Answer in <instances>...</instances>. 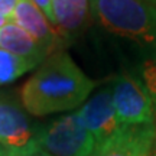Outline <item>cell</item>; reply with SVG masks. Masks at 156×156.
Returning <instances> with one entry per match:
<instances>
[{"label": "cell", "mask_w": 156, "mask_h": 156, "mask_svg": "<svg viewBox=\"0 0 156 156\" xmlns=\"http://www.w3.org/2000/svg\"><path fill=\"white\" fill-rule=\"evenodd\" d=\"M94 87L68 54L54 52L23 84L20 98L30 114L42 117L81 107Z\"/></svg>", "instance_id": "cell-1"}, {"label": "cell", "mask_w": 156, "mask_h": 156, "mask_svg": "<svg viewBox=\"0 0 156 156\" xmlns=\"http://www.w3.org/2000/svg\"><path fill=\"white\" fill-rule=\"evenodd\" d=\"M90 9L107 32L142 44L156 42V5L147 0H90Z\"/></svg>", "instance_id": "cell-2"}, {"label": "cell", "mask_w": 156, "mask_h": 156, "mask_svg": "<svg viewBox=\"0 0 156 156\" xmlns=\"http://www.w3.org/2000/svg\"><path fill=\"white\" fill-rule=\"evenodd\" d=\"M97 146L95 137L85 129L77 112L39 130V149L52 156H93Z\"/></svg>", "instance_id": "cell-3"}, {"label": "cell", "mask_w": 156, "mask_h": 156, "mask_svg": "<svg viewBox=\"0 0 156 156\" xmlns=\"http://www.w3.org/2000/svg\"><path fill=\"white\" fill-rule=\"evenodd\" d=\"M113 106L122 126L152 124L155 107L145 84L129 74L114 80L112 87Z\"/></svg>", "instance_id": "cell-4"}, {"label": "cell", "mask_w": 156, "mask_h": 156, "mask_svg": "<svg viewBox=\"0 0 156 156\" xmlns=\"http://www.w3.org/2000/svg\"><path fill=\"white\" fill-rule=\"evenodd\" d=\"M39 130L17 106L0 101V145L10 156H29L39 151Z\"/></svg>", "instance_id": "cell-5"}, {"label": "cell", "mask_w": 156, "mask_h": 156, "mask_svg": "<svg viewBox=\"0 0 156 156\" xmlns=\"http://www.w3.org/2000/svg\"><path fill=\"white\" fill-rule=\"evenodd\" d=\"M77 113L85 129L94 136L98 145L110 139L123 127L114 112L112 88L100 90L85 101Z\"/></svg>", "instance_id": "cell-6"}, {"label": "cell", "mask_w": 156, "mask_h": 156, "mask_svg": "<svg viewBox=\"0 0 156 156\" xmlns=\"http://www.w3.org/2000/svg\"><path fill=\"white\" fill-rule=\"evenodd\" d=\"M155 142V123L123 126L114 136L97 146L93 156H149Z\"/></svg>", "instance_id": "cell-7"}, {"label": "cell", "mask_w": 156, "mask_h": 156, "mask_svg": "<svg viewBox=\"0 0 156 156\" xmlns=\"http://www.w3.org/2000/svg\"><path fill=\"white\" fill-rule=\"evenodd\" d=\"M9 20L26 30L48 54L56 52L61 45V34L30 0H19Z\"/></svg>", "instance_id": "cell-8"}, {"label": "cell", "mask_w": 156, "mask_h": 156, "mask_svg": "<svg viewBox=\"0 0 156 156\" xmlns=\"http://www.w3.org/2000/svg\"><path fill=\"white\" fill-rule=\"evenodd\" d=\"M0 49L36 61L38 64H42L49 56V54L26 30L10 20L0 28Z\"/></svg>", "instance_id": "cell-9"}, {"label": "cell", "mask_w": 156, "mask_h": 156, "mask_svg": "<svg viewBox=\"0 0 156 156\" xmlns=\"http://www.w3.org/2000/svg\"><path fill=\"white\" fill-rule=\"evenodd\" d=\"M90 0H52L55 26L61 35L75 34L88 16Z\"/></svg>", "instance_id": "cell-10"}, {"label": "cell", "mask_w": 156, "mask_h": 156, "mask_svg": "<svg viewBox=\"0 0 156 156\" xmlns=\"http://www.w3.org/2000/svg\"><path fill=\"white\" fill-rule=\"evenodd\" d=\"M36 65H41V64L0 49V85L16 81L17 78L29 73Z\"/></svg>", "instance_id": "cell-11"}, {"label": "cell", "mask_w": 156, "mask_h": 156, "mask_svg": "<svg viewBox=\"0 0 156 156\" xmlns=\"http://www.w3.org/2000/svg\"><path fill=\"white\" fill-rule=\"evenodd\" d=\"M142 83L145 84L147 93L151 95L153 107L156 108V52L155 55L151 56L147 61L143 64V69H142Z\"/></svg>", "instance_id": "cell-12"}, {"label": "cell", "mask_w": 156, "mask_h": 156, "mask_svg": "<svg viewBox=\"0 0 156 156\" xmlns=\"http://www.w3.org/2000/svg\"><path fill=\"white\" fill-rule=\"evenodd\" d=\"M30 2L38 6L39 10L42 12L46 16V19L55 26V16H54V12H52V0H30Z\"/></svg>", "instance_id": "cell-13"}, {"label": "cell", "mask_w": 156, "mask_h": 156, "mask_svg": "<svg viewBox=\"0 0 156 156\" xmlns=\"http://www.w3.org/2000/svg\"><path fill=\"white\" fill-rule=\"evenodd\" d=\"M17 2L19 0H0V15L5 16L9 20L13 10H15V7H16Z\"/></svg>", "instance_id": "cell-14"}, {"label": "cell", "mask_w": 156, "mask_h": 156, "mask_svg": "<svg viewBox=\"0 0 156 156\" xmlns=\"http://www.w3.org/2000/svg\"><path fill=\"white\" fill-rule=\"evenodd\" d=\"M29 156H52V155H49L48 152L42 151V149H39V151H36L35 153H32V155H29Z\"/></svg>", "instance_id": "cell-15"}, {"label": "cell", "mask_w": 156, "mask_h": 156, "mask_svg": "<svg viewBox=\"0 0 156 156\" xmlns=\"http://www.w3.org/2000/svg\"><path fill=\"white\" fill-rule=\"evenodd\" d=\"M0 156H10V155H9V152L6 151L2 145H0Z\"/></svg>", "instance_id": "cell-16"}, {"label": "cell", "mask_w": 156, "mask_h": 156, "mask_svg": "<svg viewBox=\"0 0 156 156\" xmlns=\"http://www.w3.org/2000/svg\"><path fill=\"white\" fill-rule=\"evenodd\" d=\"M6 22H9V20H7L5 16H2V15H0V28H2V26H3Z\"/></svg>", "instance_id": "cell-17"}, {"label": "cell", "mask_w": 156, "mask_h": 156, "mask_svg": "<svg viewBox=\"0 0 156 156\" xmlns=\"http://www.w3.org/2000/svg\"><path fill=\"white\" fill-rule=\"evenodd\" d=\"M149 156H156V142H155V145H153V149H152V152H151V155Z\"/></svg>", "instance_id": "cell-18"}, {"label": "cell", "mask_w": 156, "mask_h": 156, "mask_svg": "<svg viewBox=\"0 0 156 156\" xmlns=\"http://www.w3.org/2000/svg\"><path fill=\"white\" fill-rule=\"evenodd\" d=\"M151 2H152V3H155V5H156V0H151Z\"/></svg>", "instance_id": "cell-19"}, {"label": "cell", "mask_w": 156, "mask_h": 156, "mask_svg": "<svg viewBox=\"0 0 156 156\" xmlns=\"http://www.w3.org/2000/svg\"><path fill=\"white\" fill-rule=\"evenodd\" d=\"M147 2H151V0H147Z\"/></svg>", "instance_id": "cell-20"}]
</instances>
